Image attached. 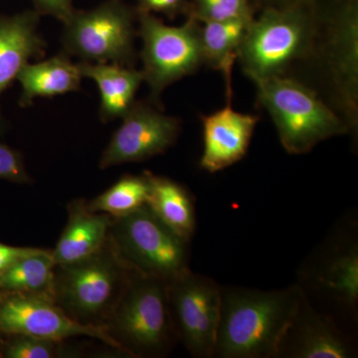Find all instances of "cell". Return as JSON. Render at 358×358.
Here are the masks:
<instances>
[{
  "label": "cell",
  "instance_id": "obj_1",
  "mask_svg": "<svg viewBox=\"0 0 358 358\" xmlns=\"http://www.w3.org/2000/svg\"><path fill=\"white\" fill-rule=\"evenodd\" d=\"M303 296L299 284L272 291L222 287L213 357H277L280 341Z\"/></svg>",
  "mask_w": 358,
  "mask_h": 358
},
{
  "label": "cell",
  "instance_id": "obj_2",
  "mask_svg": "<svg viewBox=\"0 0 358 358\" xmlns=\"http://www.w3.org/2000/svg\"><path fill=\"white\" fill-rule=\"evenodd\" d=\"M133 272L108 240L83 260L55 266L54 301L80 324L105 327Z\"/></svg>",
  "mask_w": 358,
  "mask_h": 358
},
{
  "label": "cell",
  "instance_id": "obj_3",
  "mask_svg": "<svg viewBox=\"0 0 358 358\" xmlns=\"http://www.w3.org/2000/svg\"><path fill=\"white\" fill-rule=\"evenodd\" d=\"M105 327L129 357L169 355L178 338L166 282L134 271Z\"/></svg>",
  "mask_w": 358,
  "mask_h": 358
},
{
  "label": "cell",
  "instance_id": "obj_4",
  "mask_svg": "<svg viewBox=\"0 0 358 358\" xmlns=\"http://www.w3.org/2000/svg\"><path fill=\"white\" fill-rule=\"evenodd\" d=\"M258 98L268 110L282 148L291 155L310 152L322 141L350 131L315 91L285 76L257 82Z\"/></svg>",
  "mask_w": 358,
  "mask_h": 358
},
{
  "label": "cell",
  "instance_id": "obj_5",
  "mask_svg": "<svg viewBox=\"0 0 358 358\" xmlns=\"http://www.w3.org/2000/svg\"><path fill=\"white\" fill-rule=\"evenodd\" d=\"M313 34L315 24L305 7L268 8L250 22L238 59L245 74L255 83L284 76L289 66L310 48Z\"/></svg>",
  "mask_w": 358,
  "mask_h": 358
},
{
  "label": "cell",
  "instance_id": "obj_6",
  "mask_svg": "<svg viewBox=\"0 0 358 358\" xmlns=\"http://www.w3.org/2000/svg\"><path fill=\"white\" fill-rule=\"evenodd\" d=\"M109 240L129 267L169 282L189 270V243L166 225L148 204L113 217Z\"/></svg>",
  "mask_w": 358,
  "mask_h": 358
},
{
  "label": "cell",
  "instance_id": "obj_7",
  "mask_svg": "<svg viewBox=\"0 0 358 358\" xmlns=\"http://www.w3.org/2000/svg\"><path fill=\"white\" fill-rule=\"evenodd\" d=\"M143 80L154 99L169 85L194 72L204 61L201 27L190 17L181 26L164 24L148 11L140 16Z\"/></svg>",
  "mask_w": 358,
  "mask_h": 358
},
{
  "label": "cell",
  "instance_id": "obj_8",
  "mask_svg": "<svg viewBox=\"0 0 358 358\" xmlns=\"http://www.w3.org/2000/svg\"><path fill=\"white\" fill-rule=\"evenodd\" d=\"M134 35L133 14L114 1L87 13H73L65 22L63 47L65 54L82 62L131 67Z\"/></svg>",
  "mask_w": 358,
  "mask_h": 358
},
{
  "label": "cell",
  "instance_id": "obj_9",
  "mask_svg": "<svg viewBox=\"0 0 358 358\" xmlns=\"http://www.w3.org/2000/svg\"><path fill=\"white\" fill-rule=\"evenodd\" d=\"M167 284L169 310L178 334L193 357H213L220 322L222 287L187 270Z\"/></svg>",
  "mask_w": 358,
  "mask_h": 358
},
{
  "label": "cell",
  "instance_id": "obj_10",
  "mask_svg": "<svg viewBox=\"0 0 358 358\" xmlns=\"http://www.w3.org/2000/svg\"><path fill=\"white\" fill-rule=\"evenodd\" d=\"M357 235L355 223L341 226L313 254L301 275L320 299L352 317L358 303Z\"/></svg>",
  "mask_w": 358,
  "mask_h": 358
},
{
  "label": "cell",
  "instance_id": "obj_11",
  "mask_svg": "<svg viewBox=\"0 0 358 358\" xmlns=\"http://www.w3.org/2000/svg\"><path fill=\"white\" fill-rule=\"evenodd\" d=\"M0 334H28L53 341L89 336L129 357L105 327L80 324L48 294H0Z\"/></svg>",
  "mask_w": 358,
  "mask_h": 358
},
{
  "label": "cell",
  "instance_id": "obj_12",
  "mask_svg": "<svg viewBox=\"0 0 358 358\" xmlns=\"http://www.w3.org/2000/svg\"><path fill=\"white\" fill-rule=\"evenodd\" d=\"M100 159V169L138 162L164 154L178 140L180 122L147 103L134 102L122 117Z\"/></svg>",
  "mask_w": 358,
  "mask_h": 358
},
{
  "label": "cell",
  "instance_id": "obj_13",
  "mask_svg": "<svg viewBox=\"0 0 358 358\" xmlns=\"http://www.w3.org/2000/svg\"><path fill=\"white\" fill-rule=\"evenodd\" d=\"M357 353L353 339L331 315L313 307L305 294L275 358H352Z\"/></svg>",
  "mask_w": 358,
  "mask_h": 358
},
{
  "label": "cell",
  "instance_id": "obj_14",
  "mask_svg": "<svg viewBox=\"0 0 358 358\" xmlns=\"http://www.w3.org/2000/svg\"><path fill=\"white\" fill-rule=\"evenodd\" d=\"M327 65L348 128L357 124L358 8L357 0H346L339 7L329 28Z\"/></svg>",
  "mask_w": 358,
  "mask_h": 358
},
{
  "label": "cell",
  "instance_id": "obj_15",
  "mask_svg": "<svg viewBox=\"0 0 358 358\" xmlns=\"http://www.w3.org/2000/svg\"><path fill=\"white\" fill-rule=\"evenodd\" d=\"M258 121L255 115L233 110L230 100L223 109L202 117V169L208 173H217L243 159Z\"/></svg>",
  "mask_w": 358,
  "mask_h": 358
},
{
  "label": "cell",
  "instance_id": "obj_16",
  "mask_svg": "<svg viewBox=\"0 0 358 358\" xmlns=\"http://www.w3.org/2000/svg\"><path fill=\"white\" fill-rule=\"evenodd\" d=\"M38 24L36 11L0 16V98L26 63L44 56L46 43ZM2 122L0 110V126Z\"/></svg>",
  "mask_w": 358,
  "mask_h": 358
},
{
  "label": "cell",
  "instance_id": "obj_17",
  "mask_svg": "<svg viewBox=\"0 0 358 358\" xmlns=\"http://www.w3.org/2000/svg\"><path fill=\"white\" fill-rule=\"evenodd\" d=\"M68 222L52 257L56 265L83 260L102 249L108 240L113 216L89 210L85 199L68 205Z\"/></svg>",
  "mask_w": 358,
  "mask_h": 358
},
{
  "label": "cell",
  "instance_id": "obj_18",
  "mask_svg": "<svg viewBox=\"0 0 358 358\" xmlns=\"http://www.w3.org/2000/svg\"><path fill=\"white\" fill-rule=\"evenodd\" d=\"M84 78L93 80L101 95L103 122L122 119L136 102V92L143 80L141 71L110 63H79Z\"/></svg>",
  "mask_w": 358,
  "mask_h": 358
},
{
  "label": "cell",
  "instance_id": "obj_19",
  "mask_svg": "<svg viewBox=\"0 0 358 358\" xmlns=\"http://www.w3.org/2000/svg\"><path fill=\"white\" fill-rule=\"evenodd\" d=\"M79 64H74L62 53L37 63H26L16 80L22 93L20 105L29 107L40 96H54L78 91L83 79Z\"/></svg>",
  "mask_w": 358,
  "mask_h": 358
},
{
  "label": "cell",
  "instance_id": "obj_20",
  "mask_svg": "<svg viewBox=\"0 0 358 358\" xmlns=\"http://www.w3.org/2000/svg\"><path fill=\"white\" fill-rule=\"evenodd\" d=\"M148 178L150 189L148 206L178 236L186 241H192L196 229V216L192 194L171 179L150 173H148Z\"/></svg>",
  "mask_w": 358,
  "mask_h": 358
},
{
  "label": "cell",
  "instance_id": "obj_21",
  "mask_svg": "<svg viewBox=\"0 0 358 358\" xmlns=\"http://www.w3.org/2000/svg\"><path fill=\"white\" fill-rule=\"evenodd\" d=\"M251 21H203L204 26L201 27L204 61L223 73L229 99L233 66L239 56L242 40Z\"/></svg>",
  "mask_w": 358,
  "mask_h": 358
},
{
  "label": "cell",
  "instance_id": "obj_22",
  "mask_svg": "<svg viewBox=\"0 0 358 358\" xmlns=\"http://www.w3.org/2000/svg\"><path fill=\"white\" fill-rule=\"evenodd\" d=\"M54 262L51 251L40 249L23 257L0 275V294H41L53 296Z\"/></svg>",
  "mask_w": 358,
  "mask_h": 358
},
{
  "label": "cell",
  "instance_id": "obj_23",
  "mask_svg": "<svg viewBox=\"0 0 358 358\" xmlns=\"http://www.w3.org/2000/svg\"><path fill=\"white\" fill-rule=\"evenodd\" d=\"M150 189L148 171L141 176L127 174L102 194L91 201H87V207L93 212L119 217L147 204Z\"/></svg>",
  "mask_w": 358,
  "mask_h": 358
},
{
  "label": "cell",
  "instance_id": "obj_24",
  "mask_svg": "<svg viewBox=\"0 0 358 358\" xmlns=\"http://www.w3.org/2000/svg\"><path fill=\"white\" fill-rule=\"evenodd\" d=\"M83 352L66 345L65 341H53L22 334H0V357L61 358L81 357Z\"/></svg>",
  "mask_w": 358,
  "mask_h": 358
},
{
  "label": "cell",
  "instance_id": "obj_25",
  "mask_svg": "<svg viewBox=\"0 0 358 358\" xmlns=\"http://www.w3.org/2000/svg\"><path fill=\"white\" fill-rule=\"evenodd\" d=\"M197 21H251V8L248 0H195Z\"/></svg>",
  "mask_w": 358,
  "mask_h": 358
},
{
  "label": "cell",
  "instance_id": "obj_26",
  "mask_svg": "<svg viewBox=\"0 0 358 358\" xmlns=\"http://www.w3.org/2000/svg\"><path fill=\"white\" fill-rule=\"evenodd\" d=\"M0 179L13 183L32 182L24 159L18 150L0 141Z\"/></svg>",
  "mask_w": 358,
  "mask_h": 358
},
{
  "label": "cell",
  "instance_id": "obj_27",
  "mask_svg": "<svg viewBox=\"0 0 358 358\" xmlns=\"http://www.w3.org/2000/svg\"><path fill=\"white\" fill-rule=\"evenodd\" d=\"M72 0H34L40 13L49 14L63 22H67L72 15Z\"/></svg>",
  "mask_w": 358,
  "mask_h": 358
},
{
  "label": "cell",
  "instance_id": "obj_28",
  "mask_svg": "<svg viewBox=\"0 0 358 358\" xmlns=\"http://www.w3.org/2000/svg\"><path fill=\"white\" fill-rule=\"evenodd\" d=\"M39 248H30V247H14L0 242V275L6 272L16 261L23 257L31 255L39 251Z\"/></svg>",
  "mask_w": 358,
  "mask_h": 358
},
{
  "label": "cell",
  "instance_id": "obj_29",
  "mask_svg": "<svg viewBox=\"0 0 358 358\" xmlns=\"http://www.w3.org/2000/svg\"><path fill=\"white\" fill-rule=\"evenodd\" d=\"M143 11H159V13H171L178 8L181 0H141Z\"/></svg>",
  "mask_w": 358,
  "mask_h": 358
}]
</instances>
